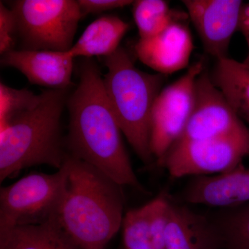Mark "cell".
Listing matches in <instances>:
<instances>
[{
    "mask_svg": "<svg viewBox=\"0 0 249 249\" xmlns=\"http://www.w3.org/2000/svg\"><path fill=\"white\" fill-rule=\"evenodd\" d=\"M67 91L46 90L30 107L1 122L0 182L36 165L62 168L67 150L60 119Z\"/></svg>",
    "mask_w": 249,
    "mask_h": 249,
    "instance_id": "3",
    "label": "cell"
},
{
    "mask_svg": "<svg viewBox=\"0 0 249 249\" xmlns=\"http://www.w3.org/2000/svg\"><path fill=\"white\" fill-rule=\"evenodd\" d=\"M73 60L69 52L14 49L3 54L1 63L20 71L32 84L67 89L71 83Z\"/></svg>",
    "mask_w": 249,
    "mask_h": 249,
    "instance_id": "12",
    "label": "cell"
},
{
    "mask_svg": "<svg viewBox=\"0 0 249 249\" xmlns=\"http://www.w3.org/2000/svg\"><path fill=\"white\" fill-rule=\"evenodd\" d=\"M18 39L16 17L11 9L0 4V52L1 55L14 50Z\"/></svg>",
    "mask_w": 249,
    "mask_h": 249,
    "instance_id": "22",
    "label": "cell"
},
{
    "mask_svg": "<svg viewBox=\"0 0 249 249\" xmlns=\"http://www.w3.org/2000/svg\"><path fill=\"white\" fill-rule=\"evenodd\" d=\"M247 44H248V54H247V58H246L245 61V63L247 64V65H249V38H247Z\"/></svg>",
    "mask_w": 249,
    "mask_h": 249,
    "instance_id": "25",
    "label": "cell"
},
{
    "mask_svg": "<svg viewBox=\"0 0 249 249\" xmlns=\"http://www.w3.org/2000/svg\"><path fill=\"white\" fill-rule=\"evenodd\" d=\"M122 226L124 249H154L149 230L147 204L128 211Z\"/></svg>",
    "mask_w": 249,
    "mask_h": 249,
    "instance_id": "20",
    "label": "cell"
},
{
    "mask_svg": "<svg viewBox=\"0 0 249 249\" xmlns=\"http://www.w3.org/2000/svg\"><path fill=\"white\" fill-rule=\"evenodd\" d=\"M24 50L69 52L83 17L74 0H18L11 8Z\"/></svg>",
    "mask_w": 249,
    "mask_h": 249,
    "instance_id": "6",
    "label": "cell"
},
{
    "mask_svg": "<svg viewBox=\"0 0 249 249\" xmlns=\"http://www.w3.org/2000/svg\"><path fill=\"white\" fill-rule=\"evenodd\" d=\"M39 94L26 89H16L4 83L0 84V123L30 107L38 99Z\"/></svg>",
    "mask_w": 249,
    "mask_h": 249,
    "instance_id": "21",
    "label": "cell"
},
{
    "mask_svg": "<svg viewBox=\"0 0 249 249\" xmlns=\"http://www.w3.org/2000/svg\"><path fill=\"white\" fill-rule=\"evenodd\" d=\"M211 77L237 115L249 121V65L228 57L219 59Z\"/></svg>",
    "mask_w": 249,
    "mask_h": 249,
    "instance_id": "17",
    "label": "cell"
},
{
    "mask_svg": "<svg viewBox=\"0 0 249 249\" xmlns=\"http://www.w3.org/2000/svg\"><path fill=\"white\" fill-rule=\"evenodd\" d=\"M129 28L128 23L117 16H102L85 29L69 52L74 58L109 56L120 47L121 41Z\"/></svg>",
    "mask_w": 249,
    "mask_h": 249,
    "instance_id": "16",
    "label": "cell"
},
{
    "mask_svg": "<svg viewBox=\"0 0 249 249\" xmlns=\"http://www.w3.org/2000/svg\"><path fill=\"white\" fill-rule=\"evenodd\" d=\"M106 66L103 84L121 132L140 160L151 164L152 109L165 76L141 71L122 47L106 57Z\"/></svg>",
    "mask_w": 249,
    "mask_h": 249,
    "instance_id": "4",
    "label": "cell"
},
{
    "mask_svg": "<svg viewBox=\"0 0 249 249\" xmlns=\"http://www.w3.org/2000/svg\"><path fill=\"white\" fill-rule=\"evenodd\" d=\"M130 0H78L82 15L96 14L133 4Z\"/></svg>",
    "mask_w": 249,
    "mask_h": 249,
    "instance_id": "23",
    "label": "cell"
},
{
    "mask_svg": "<svg viewBox=\"0 0 249 249\" xmlns=\"http://www.w3.org/2000/svg\"><path fill=\"white\" fill-rule=\"evenodd\" d=\"M66 193L57 221L80 249H105L123 225V186L67 152Z\"/></svg>",
    "mask_w": 249,
    "mask_h": 249,
    "instance_id": "2",
    "label": "cell"
},
{
    "mask_svg": "<svg viewBox=\"0 0 249 249\" xmlns=\"http://www.w3.org/2000/svg\"><path fill=\"white\" fill-rule=\"evenodd\" d=\"M132 4L139 39L157 35L177 18L168 3L163 0H137Z\"/></svg>",
    "mask_w": 249,
    "mask_h": 249,
    "instance_id": "19",
    "label": "cell"
},
{
    "mask_svg": "<svg viewBox=\"0 0 249 249\" xmlns=\"http://www.w3.org/2000/svg\"><path fill=\"white\" fill-rule=\"evenodd\" d=\"M67 104L70 112L65 141L67 152L121 186L146 193L124 148L123 133L108 101L101 71L91 59L83 62L79 83Z\"/></svg>",
    "mask_w": 249,
    "mask_h": 249,
    "instance_id": "1",
    "label": "cell"
},
{
    "mask_svg": "<svg viewBox=\"0 0 249 249\" xmlns=\"http://www.w3.org/2000/svg\"><path fill=\"white\" fill-rule=\"evenodd\" d=\"M68 168L65 162L53 174L30 173L0 189V233L16 227L57 219L66 193Z\"/></svg>",
    "mask_w": 249,
    "mask_h": 249,
    "instance_id": "5",
    "label": "cell"
},
{
    "mask_svg": "<svg viewBox=\"0 0 249 249\" xmlns=\"http://www.w3.org/2000/svg\"><path fill=\"white\" fill-rule=\"evenodd\" d=\"M239 30L242 31L246 39L249 37V3L244 4L241 12Z\"/></svg>",
    "mask_w": 249,
    "mask_h": 249,
    "instance_id": "24",
    "label": "cell"
},
{
    "mask_svg": "<svg viewBox=\"0 0 249 249\" xmlns=\"http://www.w3.org/2000/svg\"><path fill=\"white\" fill-rule=\"evenodd\" d=\"M187 14L206 53L227 58L231 40L238 30L244 3L240 0H183Z\"/></svg>",
    "mask_w": 249,
    "mask_h": 249,
    "instance_id": "10",
    "label": "cell"
},
{
    "mask_svg": "<svg viewBox=\"0 0 249 249\" xmlns=\"http://www.w3.org/2000/svg\"><path fill=\"white\" fill-rule=\"evenodd\" d=\"M165 249H219L220 242L211 219L170 201L165 231Z\"/></svg>",
    "mask_w": 249,
    "mask_h": 249,
    "instance_id": "14",
    "label": "cell"
},
{
    "mask_svg": "<svg viewBox=\"0 0 249 249\" xmlns=\"http://www.w3.org/2000/svg\"><path fill=\"white\" fill-rule=\"evenodd\" d=\"M249 155V129L244 125L215 138L175 142L160 164L172 178L209 176L234 169Z\"/></svg>",
    "mask_w": 249,
    "mask_h": 249,
    "instance_id": "7",
    "label": "cell"
},
{
    "mask_svg": "<svg viewBox=\"0 0 249 249\" xmlns=\"http://www.w3.org/2000/svg\"><path fill=\"white\" fill-rule=\"evenodd\" d=\"M245 125L211 76L204 71L198 77L193 110L178 142L221 137Z\"/></svg>",
    "mask_w": 249,
    "mask_h": 249,
    "instance_id": "9",
    "label": "cell"
},
{
    "mask_svg": "<svg viewBox=\"0 0 249 249\" xmlns=\"http://www.w3.org/2000/svg\"><path fill=\"white\" fill-rule=\"evenodd\" d=\"M183 199L192 204L227 209L249 203V168H237L209 176L196 177L185 188Z\"/></svg>",
    "mask_w": 249,
    "mask_h": 249,
    "instance_id": "13",
    "label": "cell"
},
{
    "mask_svg": "<svg viewBox=\"0 0 249 249\" xmlns=\"http://www.w3.org/2000/svg\"><path fill=\"white\" fill-rule=\"evenodd\" d=\"M193 49L191 31L178 18L157 35L139 39L135 45L139 60L165 76L186 68Z\"/></svg>",
    "mask_w": 249,
    "mask_h": 249,
    "instance_id": "11",
    "label": "cell"
},
{
    "mask_svg": "<svg viewBox=\"0 0 249 249\" xmlns=\"http://www.w3.org/2000/svg\"><path fill=\"white\" fill-rule=\"evenodd\" d=\"M0 249H80L57 219L0 233Z\"/></svg>",
    "mask_w": 249,
    "mask_h": 249,
    "instance_id": "15",
    "label": "cell"
},
{
    "mask_svg": "<svg viewBox=\"0 0 249 249\" xmlns=\"http://www.w3.org/2000/svg\"><path fill=\"white\" fill-rule=\"evenodd\" d=\"M211 220L221 248L249 249V203L222 209Z\"/></svg>",
    "mask_w": 249,
    "mask_h": 249,
    "instance_id": "18",
    "label": "cell"
},
{
    "mask_svg": "<svg viewBox=\"0 0 249 249\" xmlns=\"http://www.w3.org/2000/svg\"><path fill=\"white\" fill-rule=\"evenodd\" d=\"M204 71V63L196 62L181 78L162 89L156 98L152 109L150 147L159 163L178 142L189 121L196 80Z\"/></svg>",
    "mask_w": 249,
    "mask_h": 249,
    "instance_id": "8",
    "label": "cell"
}]
</instances>
